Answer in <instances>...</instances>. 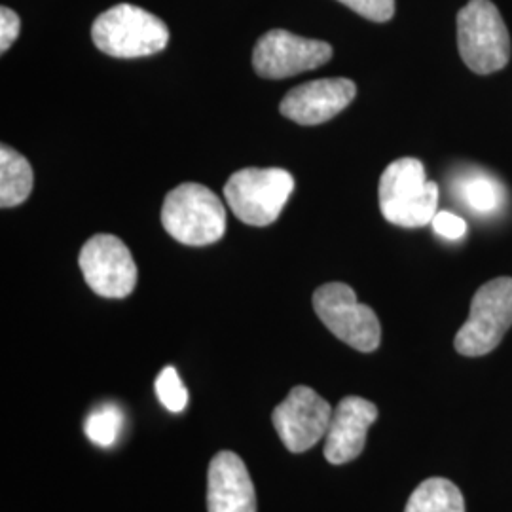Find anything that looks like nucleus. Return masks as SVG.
I'll use <instances>...</instances> for the list:
<instances>
[{
    "label": "nucleus",
    "mask_w": 512,
    "mask_h": 512,
    "mask_svg": "<svg viewBox=\"0 0 512 512\" xmlns=\"http://www.w3.org/2000/svg\"><path fill=\"white\" fill-rule=\"evenodd\" d=\"M162 224L183 245H213L226 232V209L211 188L184 183L165 196Z\"/></svg>",
    "instance_id": "obj_2"
},
{
    "label": "nucleus",
    "mask_w": 512,
    "mask_h": 512,
    "mask_svg": "<svg viewBox=\"0 0 512 512\" xmlns=\"http://www.w3.org/2000/svg\"><path fill=\"white\" fill-rule=\"evenodd\" d=\"M209 512H256L255 486L243 459L222 450L209 463L207 473Z\"/></svg>",
    "instance_id": "obj_13"
},
{
    "label": "nucleus",
    "mask_w": 512,
    "mask_h": 512,
    "mask_svg": "<svg viewBox=\"0 0 512 512\" xmlns=\"http://www.w3.org/2000/svg\"><path fill=\"white\" fill-rule=\"evenodd\" d=\"M458 46L463 63L476 74H492L511 61V37L497 6L471 0L458 14Z\"/></svg>",
    "instance_id": "obj_4"
},
{
    "label": "nucleus",
    "mask_w": 512,
    "mask_h": 512,
    "mask_svg": "<svg viewBox=\"0 0 512 512\" xmlns=\"http://www.w3.org/2000/svg\"><path fill=\"white\" fill-rule=\"evenodd\" d=\"M378 418L376 404L363 397H346L332 412L325 435V458L332 465H344L365 450L366 433Z\"/></svg>",
    "instance_id": "obj_12"
},
{
    "label": "nucleus",
    "mask_w": 512,
    "mask_h": 512,
    "mask_svg": "<svg viewBox=\"0 0 512 512\" xmlns=\"http://www.w3.org/2000/svg\"><path fill=\"white\" fill-rule=\"evenodd\" d=\"M404 512H465V499L448 478H427L412 492Z\"/></svg>",
    "instance_id": "obj_15"
},
{
    "label": "nucleus",
    "mask_w": 512,
    "mask_h": 512,
    "mask_svg": "<svg viewBox=\"0 0 512 512\" xmlns=\"http://www.w3.org/2000/svg\"><path fill=\"white\" fill-rule=\"evenodd\" d=\"M431 224L440 238L448 241H458L467 234V222L450 211H439L435 219L431 220Z\"/></svg>",
    "instance_id": "obj_20"
},
{
    "label": "nucleus",
    "mask_w": 512,
    "mask_h": 512,
    "mask_svg": "<svg viewBox=\"0 0 512 512\" xmlns=\"http://www.w3.org/2000/svg\"><path fill=\"white\" fill-rule=\"evenodd\" d=\"M21 31V19L18 14L6 6L0 8V52H8L16 42Z\"/></svg>",
    "instance_id": "obj_21"
},
{
    "label": "nucleus",
    "mask_w": 512,
    "mask_h": 512,
    "mask_svg": "<svg viewBox=\"0 0 512 512\" xmlns=\"http://www.w3.org/2000/svg\"><path fill=\"white\" fill-rule=\"evenodd\" d=\"M512 325V277L484 283L471 302V313L458 330L454 346L465 357H482L494 351Z\"/></svg>",
    "instance_id": "obj_6"
},
{
    "label": "nucleus",
    "mask_w": 512,
    "mask_h": 512,
    "mask_svg": "<svg viewBox=\"0 0 512 512\" xmlns=\"http://www.w3.org/2000/svg\"><path fill=\"white\" fill-rule=\"evenodd\" d=\"M293 175L279 167H247L236 171L224 186V200L241 222L268 226L293 196Z\"/></svg>",
    "instance_id": "obj_5"
},
{
    "label": "nucleus",
    "mask_w": 512,
    "mask_h": 512,
    "mask_svg": "<svg viewBox=\"0 0 512 512\" xmlns=\"http://www.w3.org/2000/svg\"><path fill=\"white\" fill-rule=\"evenodd\" d=\"M35 184L33 167L18 150L2 145L0 148V207H16L25 202Z\"/></svg>",
    "instance_id": "obj_14"
},
{
    "label": "nucleus",
    "mask_w": 512,
    "mask_h": 512,
    "mask_svg": "<svg viewBox=\"0 0 512 512\" xmlns=\"http://www.w3.org/2000/svg\"><path fill=\"white\" fill-rule=\"evenodd\" d=\"M353 12L376 23H384L395 16V0H338Z\"/></svg>",
    "instance_id": "obj_19"
},
{
    "label": "nucleus",
    "mask_w": 512,
    "mask_h": 512,
    "mask_svg": "<svg viewBox=\"0 0 512 512\" xmlns=\"http://www.w3.org/2000/svg\"><path fill=\"white\" fill-rule=\"evenodd\" d=\"M156 395L169 412H183L188 404V391L175 366H165L156 378Z\"/></svg>",
    "instance_id": "obj_18"
},
{
    "label": "nucleus",
    "mask_w": 512,
    "mask_h": 512,
    "mask_svg": "<svg viewBox=\"0 0 512 512\" xmlns=\"http://www.w3.org/2000/svg\"><path fill=\"white\" fill-rule=\"evenodd\" d=\"M458 192L463 203L471 211L482 213V215H490L497 211L505 198L503 186L497 183L494 177L484 173H473V175L461 177Z\"/></svg>",
    "instance_id": "obj_16"
},
{
    "label": "nucleus",
    "mask_w": 512,
    "mask_h": 512,
    "mask_svg": "<svg viewBox=\"0 0 512 512\" xmlns=\"http://www.w3.org/2000/svg\"><path fill=\"white\" fill-rule=\"evenodd\" d=\"M332 412V406L319 393L306 385H296L287 399L275 406L272 421L285 448L302 454L327 435Z\"/></svg>",
    "instance_id": "obj_10"
},
{
    "label": "nucleus",
    "mask_w": 512,
    "mask_h": 512,
    "mask_svg": "<svg viewBox=\"0 0 512 512\" xmlns=\"http://www.w3.org/2000/svg\"><path fill=\"white\" fill-rule=\"evenodd\" d=\"M378 198L385 220L403 228L427 226L439 213V186L427 181L418 158H399L387 165Z\"/></svg>",
    "instance_id": "obj_1"
},
{
    "label": "nucleus",
    "mask_w": 512,
    "mask_h": 512,
    "mask_svg": "<svg viewBox=\"0 0 512 512\" xmlns=\"http://www.w3.org/2000/svg\"><path fill=\"white\" fill-rule=\"evenodd\" d=\"M357 86L348 78H325L296 86L281 99L279 110L300 126H319L348 107Z\"/></svg>",
    "instance_id": "obj_11"
},
{
    "label": "nucleus",
    "mask_w": 512,
    "mask_h": 512,
    "mask_svg": "<svg viewBox=\"0 0 512 512\" xmlns=\"http://www.w3.org/2000/svg\"><path fill=\"white\" fill-rule=\"evenodd\" d=\"M313 308L323 325L342 342L357 351H376L382 340V327L372 308L357 300L346 283H327L313 294Z\"/></svg>",
    "instance_id": "obj_7"
},
{
    "label": "nucleus",
    "mask_w": 512,
    "mask_h": 512,
    "mask_svg": "<svg viewBox=\"0 0 512 512\" xmlns=\"http://www.w3.org/2000/svg\"><path fill=\"white\" fill-rule=\"evenodd\" d=\"M124 427V412L116 404H103L97 406L84 423V431L93 444L101 448H109L116 444V440Z\"/></svg>",
    "instance_id": "obj_17"
},
{
    "label": "nucleus",
    "mask_w": 512,
    "mask_h": 512,
    "mask_svg": "<svg viewBox=\"0 0 512 512\" xmlns=\"http://www.w3.org/2000/svg\"><path fill=\"white\" fill-rule=\"evenodd\" d=\"M93 44L103 54L133 59L165 50L169 29L162 19L135 4H116L95 19Z\"/></svg>",
    "instance_id": "obj_3"
},
{
    "label": "nucleus",
    "mask_w": 512,
    "mask_h": 512,
    "mask_svg": "<svg viewBox=\"0 0 512 512\" xmlns=\"http://www.w3.org/2000/svg\"><path fill=\"white\" fill-rule=\"evenodd\" d=\"M80 270L93 293L126 298L137 285V266L128 245L112 234H95L80 251Z\"/></svg>",
    "instance_id": "obj_8"
},
{
    "label": "nucleus",
    "mask_w": 512,
    "mask_h": 512,
    "mask_svg": "<svg viewBox=\"0 0 512 512\" xmlns=\"http://www.w3.org/2000/svg\"><path fill=\"white\" fill-rule=\"evenodd\" d=\"M330 57L332 46L327 42L274 29L258 38L253 52V67L262 78L283 80L319 69L329 63Z\"/></svg>",
    "instance_id": "obj_9"
}]
</instances>
